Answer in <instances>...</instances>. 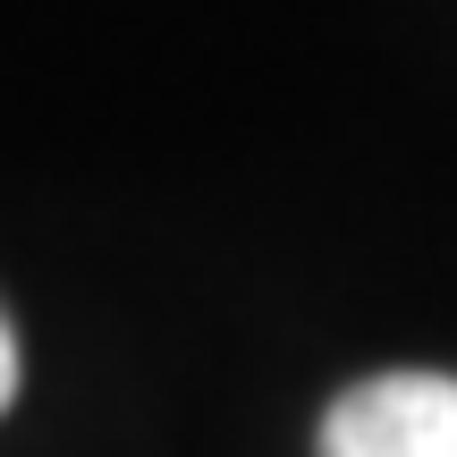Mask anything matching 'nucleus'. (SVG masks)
Instances as JSON below:
<instances>
[{"label": "nucleus", "mask_w": 457, "mask_h": 457, "mask_svg": "<svg viewBox=\"0 0 457 457\" xmlns=\"http://www.w3.org/2000/svg\"><path fill=\"white\" fill-rule=\"evenodd\" d=\"M322 457H457V373H373L330 398Z\"/></svg>", "instance_id": "nucleus-1"}, {"label": "nucleus", "mask_w": 457, "mask_h": 457, "mask_svg": "<svg viewBox=\"0 0 457 457\" xmlns=\"http://www.w3.org/2000/svg\"><path fill=\"white\" fill-rule=\"evenodd\" d=\"M9 398H17V330L0 313V415H9Z\"/></svg>", "instance_id": "nucleus-2"}]
</instances>
